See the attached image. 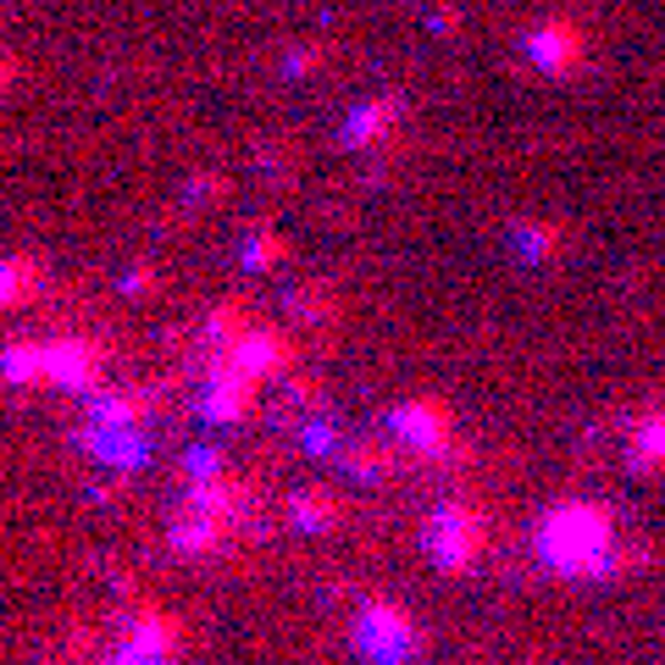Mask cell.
Masks as SVG:
<instances>
[{
    "label": "cell",
    "mask_w": 665,
    "mask_h": 665,
    "mask_svg": "<svg viewBox=\"0 0 665 665\" xmlns=\"http://www.w3.org/2000/svg\"><path fill=\"white\" fill-rule=\"evenodd\" d=\"M532 549L538 560L555 571V577H571V582H588V577H610L621 560H615V516L593 499H560L543 510L538 532H532Z\"/></svg>",
    "instance_id": "1"
},
{
    "label": "cell",
    "mask_w": 665,
    "mask_h": 665,
    "mask_svg": "<svg viewBox=\"0 0 665 665\" xmlns=\"http://www.w3.org/2000/svg\"><path fill=\"white\" fill-rule=\"evenodd\" d=\"M416 643V621L394 599H367L356 610V648L367 654V665H411Z\"/></svg>",
    "instance_id": "2"
},
{
    "label": "cell",
    "mask_w": 665,
    "mask_h": 665,
    "mask_svg": "<svg viewBox=\"0 0 665 665\" xmlns=\"http://www.w3.org/2000/svg\"><path fill=\"white\" fill-rule=\"evenodd\" d=\"M483 549V516L472 505H439L428 516V560L444 577H461Z\"/></svg>",
    "instance_id": "3"
},
{
    "label": "cell",
    "mask_w": 665,
    "mask_h": 665,
    "mask_svg": "<svg viewBox=\"0 0 665 665\" xmlns=\"http://www.w3.org/2000/svg\"><path fill=\"white\" fill-rule=\"evenodd\" d=\"M45 383L51 389H67V394H89L101 389V372H106V350L95 339H78V332H67V339H45Z\"/></svg>",
    "instance_id": "4"
},
{
    "label": "cell",
    "mask_w": 665,
    "mask_h": 665,
    "mask_svg": "<svg viewBox=\"0 0 665 665\" xmlns=\"http://www.w3.org/2000/svg\"><path fill=\"white\" fill-rule=\"evenodd\" d=\"M389 433H394L405 450L428 455V461H450V455H455V444H450V416H444V405H433V400H405V405H394V411H389Z\"/></svg>",
    "instance_id": "5"
},
{
    "label": "cell",
    "mask_w": 665,
    "mask_h": 665,
    "mask_svg": "<svg viewBox=\"0 0 665 665\" xmlns=\"http://www.w3.org/2000/svg\"><path fill=\"white\" fill-rule=\"evenodd\" d=\"M78 450L95 455L101 466H117V472H139V466H150V433H145V422H134V428L89 422V428H78Z\"/></svg>",
    "instance_id": "6"
},
{
    "label": "cell",
    "mask_w": 665,
    "mask_h": 665,
    "mask_svg": "<svg viewBox=\"0 0 665 665\" xmlns=\"http://www.w3.org/2000/svg\"><path fill=\"white\" fill-rule=\"evenodd\" d=\"M250 394H255V378H244L239 367H228L217 356L211 372H205V383H200V416L205 422H244Z\"/></svg>",
    "instance_id": "7"
},
{
    "label": "cell",
    "mask_w": 665,
    "mask_h": 665,
    "mask_svg": "<svg viewBox=\"0 0 665 665\" xmlns=\"http://www.w3.org/2000/svg\"><path fill=\"white\" fill-rule=\"evenodd\" d=\"M222 361L239 367L244 378L266 383V378H277L288 367V339H283L277 327H244L239 339H233V350H222Z\"/></svg>",
    "instance_id": "8"
},
{
    "label": "cell",
    "mask_w": 665,
    "mask_h": 665,
    "mask_svg": "<svg viewBox=\"0 0 665 665\" xmlns=\"http://www.w3.org/2000/svg\"><path fill=\"white\" fill-rule=\"evenodd\" d=\"M521 56H527L538 73H555V78H560V73H571V67L582 62V40H577L571 23L555 18V23H538V29L521 40Z\"/></svg>",
    "instance_id": "9"
},
{
    "label": "cell",
    "mask_w": 665,
    "mask_h": 665,
    "mask_svg": "<svg viewBox=\"0 0 665 665\" xmlns=\"http://www.w3.org/2000/svg\"><path fill=\"white\" fill-rule=\"evenodd\" d=\"M400 123V101L394 95H378V101H361L350 117H345V128H339V145L345 150H372L378 139H389V128Z\"/></svg>",
    "instance_id": "10"
},
{
    "label": "cell",
    "mask_w": 665,
    "mask_h": 665,
    "mask_svg": "<svg viewBox=\"0 0 665 665\" xmlns=\"http://www.w3.org/2000/svg\"><path fill=\"white\" fill-rule=\"evenodd\" d=\"M222 527H228V521H217V516L183 505V516L167 527V543H172L178 555H211V549L222 543Z\"/></svg>",
    "instance_id": "11"
},
{
    "label": "cell",
    "mask_w": 665,
    "mask_h": 665,
    "mask_svg": "<svg viewBox=\"0 0 665 665\" xmlns=\"http://www.w3.org/2000/svg\"><path fill=\"white\" fill-rule=\"evenodd\" d=\"M123 648H139V654H161V659H172V654H178V626H172L167 615H156V610H139V615L123 626Z\"/></svg>",
    "instance_id": "12"
},
{
    "label": "cell",
    "mask_w": 665,
    "mask_h": 665,
    "mask_svg": "<svg viewBox=\"0 0 665 665\" xmlns=\"http://www.w3.org/2000/svg\"><path fill=\"white\" fill-rule=\"evenodd\" d=\"M145 405H150V394H117V389H89L84 394V416L89 422H112V428L145 422Z\"/></svg>",
    "instance_id": "13"
},
{
    "label": "cell",
    "mask_w": 665,
    "mask_h": 665,
    "mask_svg": "<svg viewBox=\"0 0 665 665\" xmlns=\"http://www.w3.org/2000/svg\"><path fill=\"white\" fill-rule=\"evenodd\" d=\"M189 505L205 510V516H217V521H239L244 505H250V494L239 483H228V477H205V483H189Z\"/></svg>",
    "instance_id": "14"
},
{
    "label": "cell",
    "mask_w": 665,
    "mask_h": 665,
    "mask_svg": "<svg viewBox=\"0 0 665 665\" xmlns=\"http://www.w3.org/2000/svg\"><path fill=\"white\" fill-rule=\"evenodd\" d=\"M288 521L299 532H327L332 521H339V505H332L327 494H316V488H299V494H288Z\"/></svg>",
    "instance_id": "15"
},
{
    "label": "cell",
    "mask_w": 665,
    "mask_h": 665,
    "mask_svg": "<svg viewBox=\"0 0 665 665\" xmlns=\"http://www.w3.org/2000/svg\"><path fill=\"white\" fill-rule=\"evenodd\" d=\"M0 367H7V383H45V350L40 345H7V356H0Z\"/></svg>",
    "instance_id": "16"
},
{
    "label": "cell",
    "mask_w": 665,
    "mask_h": 665,
    "mask_svg": "<svg viewBox=\"0 0 665 665\" xmlns=\"http://www.w3.org/2000/svg\"><path fill=\"white\" fill-rule=\"evenodd\" d=\"M34 283H40V266L23 261V255H12L7 266H0V299H7V310H18L34 294Z\"/></svg>",
    "instance_id": "17"
},
{
    "label": "cell",
    "mask_w": 665,
    "mask_h": 665,
    "mask_svg": "<svg viewBox=\"0 0 665 665\" xmlns=\"http://www.w3.org/2000/svg\"><path fill=\"white\" fill-rule=\"evenodd\" d=\"M510 250H516L521 261H549V255L560 250V239H555V228H543V222H516V228H510Z\"/></svg>",
    "instance_id": "18"
},
{
    "label": "cell",
    "mask_w": 665,
    "mask_h": 665,
    "mask_svg": "<svg viewBox=\"0 0 665 665\" xmlns=\"http://www.w3.org/2000/svg\"><path fill=\"white\" fill-rule=\"evenodd\" d=\"M665 461V405L632 433V466H659Z\"/></svg>",
    "instance_id": "19"
},
{
    "label": "cell",
    "mask_w": 665,
    "mask_h": 665,
    "mask_svg": "<svg viewBox=\"0 0 665 665\" xmlns=\"http://www.w3.org/2000/svg\"><path fill=\"white\" fill-rule=\"evenodd\" d=\"M200 332H205V345L222 356V350H233V339L244 332V310H239V305H217V310L205 316V327H200Z\"/></svg>",
    "instance_id": "20"
},
{
    "label": "cell",
    "mask_w": 665,
    "mask_h": 665,
    "mask_svg": "<svg viewBox=\"0 0 665 665\" xmlns=\"http://www.w3.org/2000/svg\"><path fill=\"white\" fill-rule=\"evenodd\" d=\"M283 250H288V244H283L272 228H255V233H250V244L239 250V261H244V272H266V266H277V261H283Z\"/></svg>",
    "instance_id": "21"
},
{
    "label": "cell",
    "mask_w": 665,
    "mask_h": 665,
    "mask_svg": "<svg viewBox=\"0 0 665 665\" xmlns=\"http://www.w3.org/2000/svg\"><path fill=\"white\" fill-rule=\"evenodd\" d=\"M339 461H345V472H350L356 483H378V477H383V466H389V461H383L378 450H367V444H356V450H345Z\"/></svg>",
    "instance_id": "22"
},
{
    "label": "cell",
    "mask_w": 665,
    "mask_h": 665,
    "mask_svg": "<svg viewBox=\"0 0 665 665\" xmlns=\"http://www.w3.org/2000/svg\"><path fill=\"white\" fill-rule=\"evenodd\" d=\"M183 472H189V483L222 477V450H211V444H194V450H183Z\"/></svg>",
    "instance_id": "23"
},
{
    "label": "cell",
    "mask_w": 665,
    "mask_h": 665,
    "mask_svg": "<svg viewBox=\"0 0 665 665\" xmlns=\"http://www.w3.org/2000/svg\"><path fill=\"white\" fill-rule=\"evenodd\" d=\"M299 444H305V455H316V461H327V455H339V433H332V422H305Z\"/></svg>",
    "instance_id": "24"
},
{
    "label": "cell",
    "mask_w": 665,
    "mask_h": 665,
    "mask_svg": "<svg viewBox=\"0 0 665 665\" xmlns=\"http://www.w3.org/2000/svg\"><path fill=\"white\" fill-rule=\"evenodd\" d=\"M310 67H316V51H288V56H283V73H288V78H305Z\"/></svg>",
    "instance_id": "25"
},
{
    "label": "cell",
    "mask_w": 665,
    "mask_h": 665,
    "mask_svg": "<svg viewBox=\"0 0 665 665\" xmlns=\"http://www.w3.org/2000/svg\"><path fill=\"white\" fill-rule=\"evenodd\" d=\"M106 665H167V659H161V654H139V648H123V643H117V654H112Z\"/></svg>",
    "instance_id": "26"
},
{
    "label": "cell",
    "mask_w": 665,
    "mask_h": 665,
    "mask_svg": "<svg viewBox=\"0 0 665 665\" xmlns=\"http://www.w3.org/2000/svg\"><path fill=\"white\" fill-rule=\"evenodd\" d=\"M150 288V266H134L128 277H123V294H145Z\"/></svg>",
    "instance_id": "27"
}]
</instances>
